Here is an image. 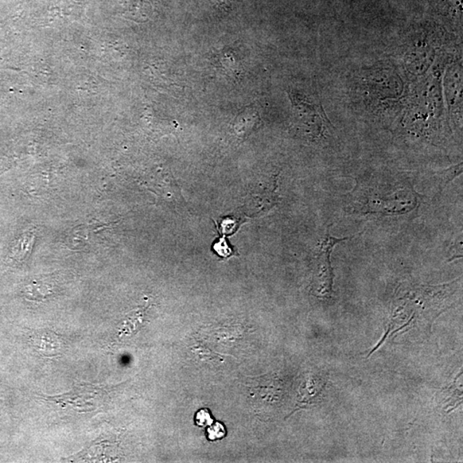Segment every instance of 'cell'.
<instances>
[{
    "instance_id": "1",
    "label": "cell",
    "mask_w": 463,
    "mask_h": 463,
    "mask_svg": "<svg viewBox=\"0 0 463 463\" xmlns=\"http://www.w3.org/2000/svg\"><path fill=\"white\" fill-rule=\"evenodd\" d=\"M353 211L362 215L400 216L418 207L419 194L410 182H357Z\"/></svg>"
},
{
    "instance_id": "2",
    "label": "cell",
    "mask_w": 463,
    "mask_h": 463,
    "mask_svg": "<svg viewBox=\"0 0 463 463\" xmlns=\"http://www.w3.org/2000/svg\"><path fill=\"white\" fill-rule=\"evenodd\" d=\"M351 238H349V237L337 238V237L330 235L329 230L322 238L320 244H319L314 275L315 292H316L318 297L326 299L332 298L334 273L330 256H332L333 249L337 244Z\"/></svg>"
},
{
    "instance_id": "3",
    "label": "cell",
    "mask_w": 463,
    "mask_h": 463,
    "mask_svg": "<svg viewBox=\"0 0 463 463\" xmlns=\"http://www.w3.org/2000/svg\"><path fill=\"white\" fill-rule=\"evenodd\" d=\"M31 339L37 352L46 358L60 356L65 349V342L62 337L51 330L37 332Z\"/></svg>"
},
{
    "instance_id": "4",
    "label": "cell",
    "mask_w": 463,
    "mask_h": 463,
    "mask_svg": "<svg viewBox=\"0 0 463 463\" xmlns=\"http://www.w3.org/2000/svg\"><path fill=\"white\" fill-rule=\"evenodd\" d=\"M259 119L256 112H244L237 118L235 124V131L240 138L252 133L259 126Z\"/></svg>"
},
{
    "instance_id": "5",
    "label": "cell",
    "mask_w": 463,
    "mask_h": 463,
    "mask_svg": "<svg viewBox=\"0 0 463 463\" xmlns=\"http://www.w3.org/2000/svg\"><path fill=\"white\" fill-rule=\"evenodd\" d=\"M208 431L210 441H215V439L223 438L225 435L224 427L223 425H220V424L218 423L213 426H210Z\"/></svg>"
},
{
    "instance_id": "6",
    "label": "cell",
    "mask_w": 463,
    "mask_h": 463,
    "mask_svg": "<svg viewBox=\"0 0 463 463\" xmlns=\"http://www.w3.org/2000/svg\"><path fill=\"white\" fill-rule=\"evenodd\" d=\"M197 424L198 426H204L211 425L212 419L207 411L201 410L198 412L196 416Z\"/></svg>"
},
{
    "instance_id": "7",
    "label": "cell",
    "mask_w": 463,
    "mask_h": 463,
    "mask_svg": "<svg viewBox=\"0 0 463 463\" xmlns=\"http://www.w3.org/2000/svg\"><path fill=\"white\" fill-rule=\"evenodd\" d=\"M223 1H225V0H223Z\"/></svg>"
}]
</instances>
